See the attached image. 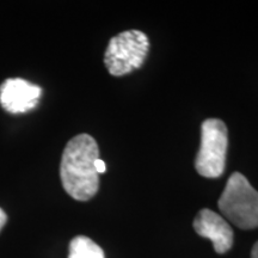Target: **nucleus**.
Here are the masks:
<instances>
[{
	"label": "nucleus",
	"instance_id": "5",
	"mask_svg": "<svg viewBox=\"0 0 258 258\" xmlns=\"http://www.w3.org/2000/svg\"><path fill=\"white\" fill-rule=\"evenodd\" d=\"M42 95L40 86L24 79H8L0 86V104L12 114L27 112L37 105Z\"/></svg>",
	"mask_w": 258,
	"mask_h": 258
},
{
	"label": "nucleus",
	"instance_id": "10",
	"mask_svg": "<svg viewBox=\"0 0 258 258\" xmlns=\"http://www.w3.org/2000/svg\"><path fill=\"white\" fill-rule=\"evenodd\" d=\"M251 258H258V241L253 245L252 251H251Z\"/></svg>",
	"mask_w": 258,
	"mask_h": 258
},
{
	"label": "nucleus",
	"instance_id": "9",
	"mask_svg": "<svg viewBox=\"0 0 258 258\" xmlns=\"http://www.w3.org/2000/svg\"><path fill=\"white\" fill-rule=\"evenodd\" d=\"M6 219H8V217H6L5 212L0 208V231L3 230V227H4V225L6 224Z\"/></svg>",
	"mask_w": 258,
	"mask_h": 258
},
{
	"label": "nucleus",
	"instance_id": "2",
	"mask_svg": "<svg viewBox=\"0 0 258 258\" xmlns=\"http://www.w3.org/2000/svg\"><path fill=\"white\" fill-rule=\"evenodd\" d=\"M218 207L228 221L241 230L258 227V191L241 173H232Z\"/></svg>",
	"mask_w": 258,
	"mask_h": 258
},
{
	"label": "nucleus",
	"instance_id": "3",
	"mask_svg": "<svg viewBox=\"0 0 258 258\" xmlns=\"http://www.w3.org/2000/svg\"><path fill=\"white\" fill-rule=\"evenodd\" d=\"M150 41L139 30L123 31L109 42L104 54V63L111 76L121 77L140 69L147 57Z\"/></svg>",
	"mask_w": 258,
	"mask_h": 258
},
{
	"label": "nucleus",
	"instance_id": "6",
	"mask_svg": "<svg viewBox=\"0 0 258 258\" xmlns=\"http://www.w3.org/2000/svg\"><path fill=\"white\" fill-rule=\"evenodd\" d=\"M194 230L213 243L217 253H225L233 245V231L225 218L211 209H202L194 220Z\"/></svg>",
	"mask_w": 258,
	"mask_h": 258
},
{
	"label": "nucleus",
	"instance_id": "8",
	"mask_svg": "<svg viewBox=\"0 0 258 258\" xmlns=\"http://www.w3.org/2000/svg\"><path fill=\"white\" fill-rule=\"evenodd\" d=\"M95 167H96L97 172H98V175H99V173H104L106 171L105 163L102 159H99V158L95 161Z\"/></svg>",
	"mask_w": 258,
	"mask_h": 258
},
{
	"label": "nucleus",
	"instance_id": "7",
	"mask_svg": "<svg viewBox=\"0 0 258 258\" xmlns=\"http://www.w3.org/2000/svg\"><path fill=\"white\" fill-rule=\"evenodd\" d=\"M69 258H105L102 247L85 235H78L70 243Z\"/></svg>",
	"mask_w": 258,
	"mask_h": 258
},
{
	"label": "nucleus",
	"instance_id": "4",
	"mask_svg": "<svg viewBox=\"0 0 258 258\" xmlns=\"http://www.w3.org/2000/svg\"><path fill=\"white\" fill-rule=\"evenodd\" d=\"M228 132L225 122L208 118L201 125V146L195 159L196 171L206 178H218L225 171Z\"/></svg>",
	"mask_w": 258,
	"mask_h": 258
},
{
	"label": "nucleus",
	"instance_id": "1",
	"mask_svg": "<svg viewBox=\"0 0 258 258\" xmlns=\"http://www.w3.org/2000/svg\"><path fill=\"white\" fill-rule=\"evenodd\" d=\"M98 158V145L91 135L79 134L67 143L61 158L60 177L71 198L88 201L98 191L99 175L95 167Z\"/></svg>",
	"mask_w": 258,
	"mask_h": 258
}]
</instances>
